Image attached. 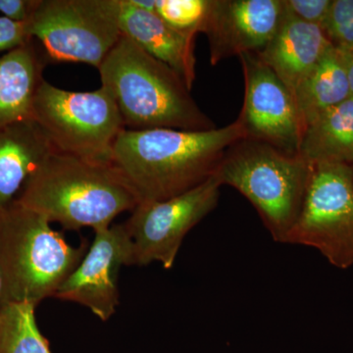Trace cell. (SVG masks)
I'll return each mask as SVG.
<instances>
[{"mask_svg":"<svg viewBox=\"0 0 353 353\" xmlns=\"http://www.w3.org/2000/svg\"><path fill=\"white\" fill-rule=\"evenodd\" d=\"M246 132L240 120L208 131L123 130L112 152V165L139 202L179 196L205 182L228 148Z\"/></svg>","mask_w":353,"mask_h":353,"instance_id":"1","label":"cell"},{"mask_svg":"<svg viewBox=\"0 0 353 353\" xmlns=\"http://www.w3.org/2000/svg\"><path fill=\"white\" fill-rule=\"evenodd\" d=\"M15 201L71 231L111 226L118 215L139 204L113 165L58 152L51 153L28 178Z\"/></svg>","mask_w":353,"mask_h":353,"instance_id":"2","label":"cell"},{"mask_svg":"<svg viewBox=\"0 0 353 353\" xmlns=\"http://www.w3.org/2000/svg\"><path fill=\"white\" fill-rule=\"evenodd\" d=\"M125 129L208 131L215 129L178 74L122 34L99 68Z\"/></svg>","mask_w":353,"mask_h":353,"instance_id":"3","label":"cell"},{"mask_svg":"<svg viewBox=\"0 0 353 353\" xmlns=\"http://www.w3.org/2000/svg\"><path fill=\"white\" fill-rule=\"evenodd\" d=\"M88 248L70 245L50 221L14 201L0 211V304L37 307L54 296Z\"/></svg>","mask_w":353,"mask_h":353,"instance_id":"4","label":"cell"},{"mask_svg":"<svg viewBox=\"0 0 353 353\" xmlns=\"http://www.w3.org/2000/svg\"><path fill=\"white\" fill-rule=\"evenodd\" d=\"M312 167L299 153L243 139L228 148L214 175L252 204L276 243H285L301 212Z\"/></svg>","mask_w":353,"mask_h":353,"instance_id":"5","label":"cell"},{"mask_svg":"<svg viewBox=\"0 0 353 353\" xmlns=\"http://www.w3.org/2000/svg\"><path fill=\"white\" fill-rule=\"evenodd\" d=\"M32 118L57 152L97 164L112 165L114 143L125 130L117 104L103 87L71 92L43 81Z\"/></svg>","mask_w":353,"mask_h":353,"instance_id":"6","label":"cell"},{"mask_svg":"<svg viewBox=\"0 0 353 353\" xmlns=\"http://www.w3.org/2000/svg\"><path fill=\"white\" fill-rule=\"evenodd\" d=\"M119 10V0H39L28 24L48 63L99 69L122 37Z\"/></svg>","mask_w":353,"mask_h":353,"instance_id":"7","label":"cell"},{"mask_svg":"<svg viewBox=\"0 0 353 353\" xmlns=\"http://www.w3.org/2000/svg\"><path fill=\"white\" fill-rule=\"evenodd\" d=\"M285 243L315 248L336 268L353 266L352 166L313 165L301 212Z\"/></svg>","mask_w":353,"mask_h":353,"instance_id":"8","label":"cell"},{"mask_svg":"<svg viewBox=\"0 0 353 353\" xmlns=\"http://www.w3.org/2000/svg\"><path fill=\"white\" fill-rule=\"evenodd\" d=\"M222 185L215 175L194 189L160 201L139 202L124 223L132 265L159 262L170 270L188 234L217 208Z\"/></svg>","mask_w":353,"mask_h":353,"instance_id":"9","label":"cell"},{"mask_svg":"<svg viewBox=\"0 0 353 353\" xmlns=\"http://www.w3.org/2000/svg\"><path fill=\"white\" fill-rule=\"evenodd\" d=\"M239 58L245 78V99L238 119L246 139L299 154L305 125L294 95L259 53H245Z\"/></svg>","mask_w":353,"mask_h":353,"instance_id":"10","label":"cell"},{"mask_svg":"<svg viewBox=\"0 0 353 353\" xmlns=\"http://www.w3.org/2000/svg\"><path fill=\"white\" fill-rule=\"evenodd\" d=\"M132 252L124 223L95 230L92 245L54 297L81 304L108 321L119 305V273L132 265Z\"/></svg>","mask_w":353,"mask_h":353,"instance_id":"11","label":"cell"},{"mask_svg":"<svg viewBox=\"0 0 353 353\" xmlns=\"http://www.w3.org/2000/svg\"><path fill=\"white\" fill-rule=\"evenodd\" d=\"M284 13V0H210L202 32L208 36L210 63L263 50Z\"/></svg>","mask_w":353,"mask_h":353,"instance_id":"12","label":"cell"},{"mask_svg":"<svg viewBox=\"0 0 353 353\" xmlns=\"http://www.w3.org/2000/svg\"><path fill=\"white\" fill-rule=\"evenodd\" d=\"M331 46L321 27L297 19L285 8L277 32L259 55L294 97Z\"/></svg>","mask_w":353,"mask_h":353,"instance_id":"13","label":"cell"},{"mask_svg":"<svg viewBox=\"0 0 353 353\" xmlns=\"http://www.w3.org/2000/svg\"><path fill=\"white\" fill-rule=\"evenodd\" d=\"M122 34L148 54L170 67L192 90L196 80V39L173 29L155 13L141 10L130 0H119Z\"/></svg>","mask_w":353,"mask_h":353,"instance_id":"14","label":"cell"},{"mask_svg":"<svg viewBox=\"0 0 353 353\" xmlns=\"http://www.w3.org/2000/svg\"><path fill=\"white\" fill-rule=\"evenodd\" d=\"M54 152L34 119L0 128V211L15 201L28 178Z\"/></svg>","mask_w":353,"mask_h":353,"instance_id":"15","label":"cell"},{"mask_svg":"<svg viewBox=\"0 0 353 353\" xmlns=\"http://www.w3.org/2000/svg\"><path fill=\"white\" fill-rule=\"evenodd\" d=\"M48 64L34 41L0 57V128L32 119V103Z\"/></svg>","mask_w":353,"mask_h":353,"instance_id":"16","label":"cell"},{"mask_svg":"<svg viewBox=\"0 0 353 353\" xmlns=\"http://www.w3.org/2000/svg\"><path fill=\"white\" fill-rule=\"evenodd\" d=\"M350 53L334 48L325 52L294 92L304 125L352 97L347 66Z\"/></svg>","mask_w":353,"mask_h":353,"instance_id":"17","label":"cell"},{"mask_svg":"<svg viewBox=\"0 0 353 353\" xmlns=\"http://www.w3.org/2000/svg\"><path fill=\"white\" fill-rule=\"evenodd\" d=\"M299 154L312 165H353V97L309 123Z\"/></svg>","mask_w":353,"mask_h":353,"instance_id":"18","label":"cell"},{"mask_svg":"<svg viewBox=\"0 0 353 353\" xmlns=\"http://www.w3.org/2000/svg\"><path fill=\"white\" fill-rule=\"evenodd\" d=\"M34 309L29 303L0 304V353H51Z\"/></svg>","mask_w":353,"mask_h":353,"instance_id":"19","label":"cell"},{"mask_svg":"<svg viewBox=\"0 0 353 353\" xmlns=\"http://www.w3.org/2000/svg\"><path fill=\"white\" fill-rule=\"evenodd\" d=\"M210 0H157L155 14L173 29L196 38L203 32Z\"/></svg>","mask_w":353,"mask_h":353,"instance_id":"20","label":"cell"},{"mask_svg":"<svg viewBox=\"0 0 353 353\" xmlns=\"http://www.w3.org/2000/svg\"><path fill=\"white\" fill-rule=\"evenodd\" d=\"M323 31L334 48L353 53V0H333Z\"/></svg>","mask_w":353,"mask_h":353,"instance_id":"21","label":"cell"},{"mask_svg":"<svg viewBox=\"0 0 353 353\" xmlns=\"http://www.w3.org/2000/svg\"><path fill=\"white\" fill-rule=\"evenodd\" d=\"M333 0H284L285 10L303 22L322 29L328 19Z\"/></svg>","mask_w":353,"mask_h":353,"instance_id":"22","label":"cell"},{"mask_svg":"<svg viewBox=\"0 0 353 353\" xmlns=\"http://www.w3.org/2000/svg\"><path fill=\"white\" fill-rule=\"evenodd\" d=\"M32 41L28 22H17L0 16V52H10Z\"/></svg>","mask_w":353,"mask_h":353,"instance_id":"23","label":"cell"},{"mask_svg":"<svg viewBox=\"0 0 353 353\" xmlns=\"http://www.w3.org/2000/svg\"><path fill=\"white\" fill-rule=\"evenodd\" d=\"M39 0H0V13L4 17L17 22L31 19Z\"/></svg>","mask_w":353,"mask_h":353,"instance_id":"24","label":"cell"},{"mask_svg":"<svg viewBox=\"0 0 353 353\" xmlns=\"http://www.w3.org/2000/svg\"><path fill=\"white\" fill-rule=\"evenodd\" d=\"M132 6L141 10L148 11V12L155 13V7H157V0H130Z\"/></svg>","mask_w":353,"mask_h":353,"instance_id":"25","label":"cell"},{"mask_svg":"<svg viewBox=\"0 0 353 353\" xmlns=\"http://www.w3.org/2000/svg\"><path fill=\"white\" fill-rule=\"evenodd\" d=\"M347 73L350 92H352V97H353V53L350 55V59H348Z\"/></svg>","mask_w":353,"mask_h":353,"instance_id":"26","label":"cell"},{"mask_svg":"<svg viewBox=\"0 0 353 353\" xmlns=\"http://www.w3.org/2000/svg\"><path fill=\"white\" fill-rule=\"evenodd\" d=\"M1 290H2V287H1V278H0V299H1Z\"/></svg>","mask_w":353,"mask_h":353,"instance_id":"27","label":"cell"},{"mask_svg":"<svg viewBox=\"0 0 353 353\" xmlns=\"http://www.w3.org/2000/svg\"><path fill=\"white\" fill-rule=\"evenodd\" d=\"M352 178H353V165L352 166Z\"/></svg>","mask_w":353,"mask_h":353,"instance_id":"28","label":"cell"}]
</instances>
